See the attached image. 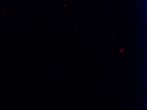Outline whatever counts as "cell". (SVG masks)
Returning a JSON list of instances; mask_svg holds the SVG:
<instances>
[{"label": "cell", "mask_w": 147, "mask_h": 110, "mask_svg": "<svg viewBox=\"0 0 147 110\" xmlns=\"http://www.w3.org/2000/svg\"><path fill=\"white\" fill-rule=\"evenodd\" d=\"M124 49V48H123V49H122V50H120V51H119V53H122V52H123V51Z\"/></svg>", "instance_id": "6da1fadb"}]
</instances>
